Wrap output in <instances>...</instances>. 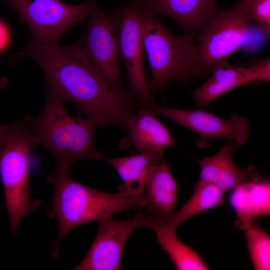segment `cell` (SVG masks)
<instances>
[{
  "label": "cell",
  "instance_id": "14",
  "mask_svg": "<svg viewBox=\"0 0 270 270\" xmlns=\"http://www.w3.org/2000/svg\"><path fill=\"white\" fill-rule=\"evenodd\" d=\"M179 185L166 161L153 162L150 167L144 198L150 216L156 225L165 223L175 212Z\"/></svg>",
  "mask_w": 270,
  "mask_h": 270
},
{
  "label": "cell",
  "instance_id": "18",
  "mask_svg": "<svg viewBox=\"0 0 270 270\" xmlns=\"http://www.w3.org/2000/svg\"><path fill=\"white\" fill-rule=\"evenodd\" d=\"M163 155L162 153L146 152L133 156L105 158V160L116 171L124 184V188L131 196L144 198L150 167L153 162L160 160Z\"/></svg>",
  "mask_w": 270,
  "mask_h": 270
},
{
  "label": "cell",
  "instance_id": "5",
  "mask_svg": "<svg viewBox=\"0 0 270 270\" xmlns=\"http://www.w3.org/2000/svg\"><path fill=\"white\" fill-rule=\"evenodd\" d=\"M256 28L244 0L228 9L218 8L194 36L199 76L212 73L230 56L244 48Z\"/></svg>",
  "mask_w": 270,
  "mask_h": 270
},
{
  "label": "cell",
  "instance_id": "2",
  "mask_svg": "<svg viewBox=\"0 0 270 270\" xmlns=\"http://www.w3.org/2000/svg\"><path fill=\"white\" fill-rule=\"evenodd\" d=\"M47 94V101L41 114L24 118V124L34 142L52 154L58 167L70 169L76 161L101 158L93 142L98 126L96 123L88 118H72L66 111L62 99Z\"/></svg>",
  "mask_w": 270,
  "mask_h": 270
},
{
  "label": "cell",
  "instance_id": "20",
  "mask_svg": "<svg viewBox=\"0 0 270 270\" xmlns=\"http://www.w3.org/2000/svg\"><path fill=\"white\" fill-rule=\"evenodd\" d=\"M156 240L176 268L180 270H206L208 268L200 256L191 248L178 238L176 232L154 230Z\"/></svg>",
  "mask_w": 270,
  "mask_h": 270
},
{
  "label": "cell",
  "instance_id": "9",
  "mask_svg": "<svg viewBox=\"0 0 270 270\" xmlns=\"http://www.w3.org/2000/svg\"><path fill=\"white\" fill-rule=\"evenodd\" d=\"M96 238L82 261L74 270H117L125 244L132 232L140 227L152 228L156 224L150 216L142 212L126 220L108 217L98 221Z\"/></svg>",
  "mask_w": 270,
  "mask_h": 270
},
{
  "label": "cell",
  "instance_id": "4",
  "mask_svg": "<svg viewBox=\"0 0 270 270\" xmlns=\"http://www.w3.org/2000/svg\"><path fill=\"white\" fill-rule=\"evenodd\" d=\"M139 8L144 52L151 72L148 87L152 97L170 83L188 84L200 77L194 36L173 33L160 22L157 14Z\"/></svg>",
  "mask_w": 270,
  "mask_h": 270
},
{
  "label": "cell",
  "instance_id": "8",
  "mask_svg": "<svg viewBox=\"0 0 270 270\" xmlns=\"http://www.w3.org/2000/svg\"><path fill=\"white\" fill-rule=\"evenodd\" d=\"M94 2L72 6L58 0H6L28 26L34 45L58 44L66 30L88 17Z\"/></svg>",
  "mask_w": 270,
  "mask_h": 270
},
{
  "label": "cell",
  "instance_id": "17",
  "mask_svg": "<svg viewBox=\"0 0 270 270\" xmlns=\"http://www.w3.org/2000/svg\"><path fill=\"white\" fill-rule=\"evenodd\" d=\"M212 73L207 81L192 92L196 104L202 108L235 88L258 82L248 66H232L228 60L218 65Z\"/></svg>",
  "mask_w": 270,
  "mask_h": 270
},
{
  "label": "cell",
  "instance_id": "3",
  "mask_svg": "<svg viewBox=\"0 0 270 270\" xmlns=\"http://www.w3.org/2000/svg\"><path fill=\"white\" fill-rule=\"evenodd\" d=\"M70 169L56 166L51 177L53 208L58 224L57 246L69 232L84 223L98 221L118 212L144 206V198L131 196L124 188L110 194L86 186L73 179Z\"/></svg>",
  "mask_w": 270,
  "mask_h": 270
},
{
  "label": "cell",
  "instance_id": "27",
  "mask_svg": "<svg viewBox=\"0 0 270 270\" xmlns=\"http://www.w3.org/2000/svg\"><path fill=\"white\" fill-rule=\"evenodd\" d=\"M84 0L85 1H91V2L96 1V0Z\"/></svg>",
  "mask_w": 270,
  "mask_h": 270
},
{
  "label": "cell",
  "instance_id": "7",
  "mask_svg": "<svg viewBox=\"0 0 270 270\" xmlns=\"http://www.w3.org/2000/svg\"><path fill=\"white\" fill-rule=\"evenodd\" d=\"M88 17L86 28L78 41L83 52L110 86L129 95L124 88L120 72L119 8L106 14L94 2Z\"/></svg>",
  "mask_w": 270,
  "mask_h": 270
},
{
  "label": "cell",
  "instance_id": "16",
  "mask_svg": "<svg viewBox=\"0 0 270 270\" xmlns=\"http://www.w3.org/2000/svg\"><path fill=\"white\" fill-rule=\"evenodd\" d=\"M231 192L229 202L236 213V226L246 230L255 218L270 213V184L262 180L237 187Z\"/></svg>",
  "mask_w": 270,
  "mask_h": 270
},
{
  "label": "cell",
  "instance_id": "6",
  "mask_svg": "<svg viewBox=\"0 0 270 270\" xmlns=\"http://www.w3.org/2000/svg\"><path fill=\"white\" fill-rule=\"evenodd\" d=\"M35 144L26 124L16 122L0 146V176L10 230L16 234L22 218L37 204L31 202L29 191L30 158Z\"/></svg>",
  "mask_w": 270,
  "mask_h": 270
},
{
  "label": "cell",
  "instance_id": "21",
  "mask_svg": "<svg viewBox=\"0 0 270 270\" xmlns=\"http://www.w3.org/2000/svg\"><path fill=\"white\" fill-rule=\"evenodd\" d=\"M248 248L253 267L256 270L270 268V237L252 220L245 230Z\"/></svg>",
  "mask_w": 270,
  "mask_h": 270
},
{
  "label": "cell",
  "instance_id": "24",
  "mask_svg": "<svg viewBox=\"0 0 270 270\" xmlns=\"http://www.w3.org/2000/svg\"><path fill=\"white\" fill-rule=\"evenodd\" d=\"M10 42V33L6 24L0 19V52L4 50Z\"/></svg>",
  "mask_w": 270,
  "mask_h": 270
},
{
  "label": "cell",
  "instance_id": "11",
  "mask_svg": "<svg viewBox=\"0 0 270 270\" xmlns=\"http://www.w3.org/2000/svg\"><path fill=\"white\" fill-rule=\"evenodd\" d=\"M149 108L197 134L198 144L203 147L211 138H223L242 146L248 140L249 126L246 120L236 114L224 119L202 110H184L152 104Z\"/></svg>",
  "mask_w": 270,
  "mask_h": 270
},
{
  "label": "cell",
  "instance_id": "1",
  "mask_svg": "<svg viewBox=\"0 0 270 270\" xmlns=\"http://www.w3.org/2000/svg\"><path fill=\"white\" fill-rule=\"evenodd\" d=\"M34 60L43 70L47 93L70 102L78 113L98 126L116 124L123 128L132 114L130 95L112 88L96 70L78 42L66 46L57 44H30L18 53Z\"/></svg>",
  "mask_w": 270,
  "mask_h": 270
},
{
  "label": "cell",
  "instance_id": "10",
  "mask_svg": "<svg viewBox=\"0 0 270 270\" xmlns=\"http://www.w3.org/2000/svg\"><path fill=\"white\" fill-rule=\"evenodd\" d=\"M118 38L120 58L127 72L130 96L143 106L152 104L144 68V50L139 8L129 4L119 8Z\"/></svg>",
  "mask_w": 270,
  "mask_h": 270
},
{
  "label": "cell",
  "instance_id": "13",
  "mask_svg": "<svg viewBox=\"0 0 270 270\" xmlns=\"http://www.w3.org/2000/svg\"><path fill=\"white\" fill-rule=\"evenodd\" d=\"M237 146L228 140L215 155L198 160L200 180L214 184L224 192L258 181L259 176L256 167L240 168L234 162L232 154Z\"/></svg>",
  "mask_w": 270,
  "mask_h": 270
},
{
  "label": "cell",
  "instance_id": "23",
  "mask_svg": "<svg viewBox=\"0 0 270 270\" xmlns=\"http://www.w3.org/2000/svg\"><path fill=\"white\" fill-rule=\"evenodd\" d=\"M258 82H268L270 80V58H264L250 63L248 66Z\"/></svg>",
  "mask_w": 270,
  "mask_h": 270
},
{
  "label": "cell",
  "instance_id": "26",
  "mask_svg": "<svg viewBox=\"0 0 270 270\" xmlns=\"http://www.w3.org/2000/svg\"><path fill=\"white\" fill-rule=\"evenodd\" d=\"M8 84V80L4 77H0V90L6 88Z\"/></svg>",
  "mask_w": 270,
  "mask_h": 270
},
{
  "label": "cell",
  "instance_id": "19",
  "mask_svg": "<svg viewBox=\"0 0 270 270\" xmlns=\"http://www.w3.org/2000/svg\"><path fill=\"white\" fill-rule=\"evenodd\" d=\"M224 192L214 184L200 180L194 185L192 196L183 206L174 212L165 223L155 225L152 229L163 232H176L178 228L188 219L222 204Z\"/></svg>",
  "mask_w": 270,
  "mask_h": 270
},
{
  "label": "cell",
  "instance_id": "12",
  "mask_svg": "<svg viewBox=\"0 0 270 270\" xmlns=\"http://www.w3.org/2000/svg\"><path fill=\"white\" fill-rule=\"evenodd\" d=\"M130 4L174 20L194 36L216 12V0H130Z\"/></svg>",
  "mask_w": 270,
  "mask_h": 270
},
{
  "label": "cell",
  "instance_id": "22",
  "mask_svg": "<svg viewBox=\"0 0 270 270\" xmlns=\"http://www.w3.org/2000/svg\"><path fill=\"white\" fill-rule=\"evenodd\" d=\"M252 22L264 34L270 33V0H244Z\"/></svg>",
  "mask_w": 270,
  "mask_h": 270
},
{
  "label": "cell",
  "instance_id": "25",
  "mask_svg": "<svg viewBox=\"0 0 270 270\" xmlns=\"http://www.w3.org/2000/svg\"><path fill=\"white\" fill-rule=\"evenodd\" d=\"M14 122L6 125H0V146L4 143L11 132Z\"/></svg>",
  "mask_w": 270,
  "mask_h": 270
},
{
  "label": "cell",
  "instance_id": "15",
  "mask_svg": "<svg viewBox=\"0 0 270 270\" xmlns=\"http://www.w3.org/2000/svg\"><path fill=\"white\" fill-rule=\"evenodd\" d=\"M156 114L150 108L143 106L125 122L124 128L128 132L129 143L140 152L164 154L165 149L174 146L170 132Z\"/></svg>",
  "mask_w": 270,
  "mask_h": 270
}]
</instances>
